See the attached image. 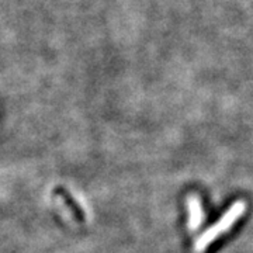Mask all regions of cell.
<instances>
[{"label": "cell", "instance_id": "cell-2", "mask_svg": "<svg viewBox=\"0 0 253 253\" xmlns=\"http://www.w3.org/2000/svg\"><path fill=\"white\" fill-rule=\"evenodd\" d=\"M187 210H189V228L191 231L197 229L204 218V212H203V207L197 196H191L190 194L187 199Z\"/></svg>", "mask_w": 253, "mask_h": 253}, {"label": "cell", "instance_id": "cell-1", "mask_svg": "<svg viewBox=\"0 0 253 253\" xmlns=\"http://www.w3.org/2000/svg\"><path fill=\"white\" fill-rule=\"evenodd\" d=\"M245 210H246L245 201H235L225 214L219 218V221H218L217 224L210 226L206 232H203L199 236V239L196 241V245H194L196 253H203L215 239L226 234L232 226L235 225L236 221L244 215Z\"/></svg>", "mask_w": 253, "mask_h": 253}]
</instances>
